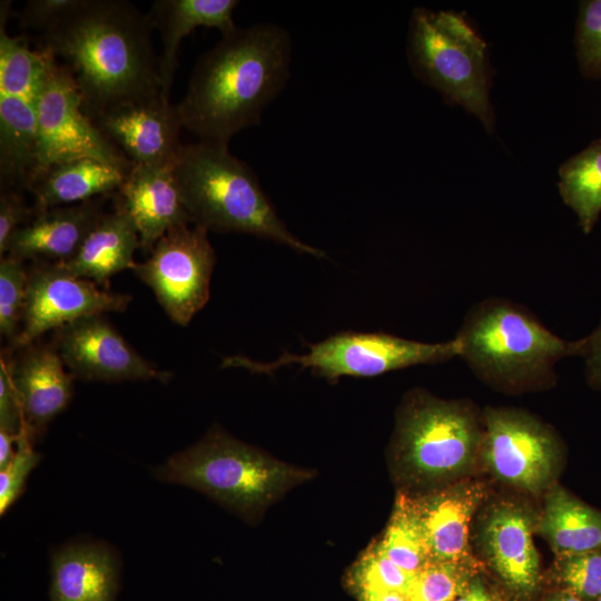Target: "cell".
Here are the masks:
<instances>
[{
	"instance_id": "43",
	"label": "cell",
	"mask_w": 601,
	"mask_h": 601,
	"mask_svg": "<svg viewBox=\"0 0 601 601\" xmlns=\"http://www.w3.org/2000/svg\"><path fill=\"white\" fill-rule=\"evenodd\" d=\"M598 601H601V597L598 599Z\"/></svg>"
},
{
	"instance_id": "35",
	"label": "cell",
	"mask_w": 601,
	"mask_h": 601,
	"mask_svg": "<svg viewBox=\"0 0 601 601\" xmlns=\"http://www.w3.org/2000/svg\"><path fill=\"white\" fill-rule=\"evenodd\" d=\"M37 213V208L26 205L16 190L3 189L0 195V256L9 250L14 233L28 224Z\"/></svg>"
},
{
	"instance_id": "14",
	"label": "cell",
	"mask_w": 601,
	"mask_h": 601,
	"mask_svg": "<svg viewBox=\"0 0 601 601\" xmlns=\"http://www.w3.org/2000/svg\"><path fill=\"white\" fill-rule=\"evenodd\" d=\"M132 165H175L183 144L176 105L162 92L126 101L90 118Z\"/></svg>"
},
{
	"instance_id": "31",
	"label": "cell",
	"mask_w": 601,
	"mask_h": 601,
	"mask_svg": "<svg viewBox=\"0 0 601 601\" xmlns=\"http://www.w3.org/2000/svg\"><path fill=\"white\" fill-rule=\"evenodd\" d=\"M574 40L581 72L601 79V0L580 2Z\"/></svg>"
},
{
	"instance_id": "13",
	"label": "cell",
	"mask_w": 601,
	"mask_h": 601,
	"mask_svg": "<svg viewBox=\"0 0 601 601\" xmlns=\"http://www.w3.org/2000/svg\"><path fill=\"white\" fill-rule=\"evenodd\" d=\"M52 344L72 376L82 381L166 383L171 377L135 351L105 314L86 316L53 331Z\"/></svg>"
},
{
	"instance_id": "36",
	"label": "cell",
	"mask_w": 601,
	"mask_h": 601,
	"mask_svg": "<svg viewBox=\"0 0 601 601\" xmlns=\"http://www.w3.org/2000/svg\"><path fill=\"white\" fill-rule=\"evenodd\" d=\"M81 0H31L20 13L23 28L45 33L72 12Z\"/></svg>"
},
{
	"instance_id": "23",
	"label": "cell",
	"mask_w": 601,
	"mask_h": 601,
	"mask_svg": "<svg viewBox=\"0 0 601 601\" xmlns=\"http://www.w3.org/2000/svg\"><path fill=\"white\" fill-rule=\"evenodd\" d=\"M127 174L93 158H78L39 170L28 190L37 209L73 205L117 193Z\"/></svg>"
},
{
	"instance_id": "25",
	"label": "cell",
	"mask_w": 601,
	"mask_h": 601,
	"mask_svg": "<svg viewBox=\"0 0 601 601\" xmlns=\"http://www.w3.org/2000/svg\"><path fill=\"white\" fill-rule=\"evenodd\" d=\"M540 531L560 559L601 550V512L561 487L546 497Z\"/></svg>"
},
{
	"instance_id": "19",
	"label": "cell",
	"mask_w": 601,
	"mask_h": 601,
	"mask_svg": "<svg viewBox=\"0 0 601 601\" xmlns=\"http://www.w3.org/2000/svg\"><path fill=\"white\" fill-rule=\"evenodd\" d=\"M118 562L101 543L66 545L52 555L50 601H114Z\"/></svg>"
},
{
	"instance_id": "8",
	"label": "cell",
	"mask_w": 601,
	"mask_h": 601,
	"mask_svg": "<svg viewBox=\"0 0 601 601\" xmlns=\"http://www.w3.org/2000/svg\"><path fill=\"white\" fill-rule=\"evenodd\" d=\"M482 431L471 408L426 394H414L397 422L401 460L413 474L436 479L463 470L473 459Z\"/></svg>"
},
{
	"instance_id": "29",
	"label": "cell",
	"mask_w": 601,
	"mask_h": 601,
	"mask_svg": "<svg viewBox=\"0 0 601 601\" xmlns=\"http://www.w3.org/2000/svg\"><path fill=\"white\" fill-rule=\"evenodd\" d=\"M28 268L24 260L6 255L0 260V334L16 343L26 302Z\"/></svg>"
},
{
	"instance_id": "40",
	"label": "cell",
	"mask_w": 601,
	"mask_h": 601,
	"mask_svg": "<svg viewBox=\"0 0 601 601\" xmlns=\"http://www.w3.org/2000/svg\"><path fill=\"white\" fill-rule=\"evenodd\" d=\"M453 601H493L480 580H474Z\"/></svg>"
},
{
	"instance_id": "5",
	"label": "cell",
	"mask_w": 601,
	"mask_h": 601,
	"mask_svg": "<svg viewBox=\"0 0 601 601\" xmlns=\"http://www.w3.org/2000/svg\"><path fill=\"white\" fill-rule=\"evenodd\" d=\"M154 474L160 481L198 490L246 519L312 476L218 428L171 455Z\"/></svg>"
},
{
	"instance_id": "3",
	"label": "cell",
	"mask_w": 601,
	"mask_h": 601,
	"mask_svg": "<svg viewBox=\"0 0 601 601\" xmlns=\"http://www.w3.org/2000/svg\"><path fill=\"white\" fill-rule=\"evenodd\" d=\"M174 174L191 224L208 231L250 234L325 257L288 230L255 173L227 144L199 140L183 145Z\"/></svg>"
},
{
	"instance_id": "10",
	"label": "cell",
	"mask_w": 601,
	"mask_h": 601,
	"mask_svg": "<svg viewBox=\"0 0 601 601\" xmlns=\"http://www.w3.org/2000/svg\"><path fill=\"white\" fill-rule=\"evenodd\" d=\"M36 110L40 140L39 170L78 158H93L126 173L134 166L86 115L73 79L56 60Z\"/></svg>"
},
{
	"instance_id": "15",
	"label": "cell",
	"mask_w": 601,
	"mask_h": 601,
	"mask_svg": "<svg viewBox=\"0 0 601 601\" xmlns=\"http://www.w3.org/2000/svg\"><path fill=\"white\" fill-rule=\"evenodd\" d=\"M1 355L8 363L24 426L33 439L68 405L73 376L52 342L38 339L17 349L8 348Z\"/></svg>"
},
{
	"instance_id": "16",
	"label": "cell",
	"mask_w": 601,
	"mask_h": 601,
	"mask_svg": "<svg viewBox=\"0 0 601 601\" xmlns=\"http://www.w3.org/2000/svg\"><path fill=\"white\" fill-rule=\"evenodd\" d=\"M175 165H134L117 190V199L137 228L140 248L148 254L169 229L191 224L175 178Z\"/></svg>"
},
{
	"instance_id": "39",
	"label": "cell",
	"mask_w": 601,
	"mask_h": 601,
	"mask_svg": "<svg viewBox=\"0 0 601 601\" xmlns=\"http://www.w3.org/2000/svg\"><path fill=\"white\" fill-rule=\"evenodd\" d=\"M18 436L19 435L0 430V471L6 469L12 461L17 452V449L14 450V444H17Z\"/></svg>"
},
{
	"instance_id": "7",
	"label": "cell",
	"mask_w": 601,
	"mask_h": 601,
	"mask_svg": "<svg viewBox=\"0 0 601 601\" xmlns=\"http://www.w3.org/2000/svg\"><path fill=\"white\" fill-rule=\"evenodd\" d=\"M460 353L456 336L447 342L423 343L386 333L345 332L309 344L305 354L284 353L272 362L233 355L224 358L221 367L267 374L283 366L298 365L328 380H337L342 376L370 377L415 365L443 363L460 356Z\"/></svg>"
},
{
	"instance_id": "17",
	"label": "cell",
	"mask_w": 601,
	"mask_h": 601,
	"mask_svg": "<svg viewBox=\"0 0 601 601\" xmlns=\"http://www.w3.org/2000/svg\"><path fill=\"white\" fill-rule=\"evenodd\" d=\"M106 197L37 209L33 218L12 236L7 255L24 262L60 264L71 259L106 213Z\"/></svg>"
},
{
	"instance_id": "26",
	"label": "cell",
	"mask_w": 601,
	"mask_h": 601,
	"mask_svg": "<svg viewBox=\"0 0 601 601\" xmlns=\"http://www.w3.org/2000/svg\"><path fill=\"white\" fill-rule=\"evenodd\" d=\"M10 1L0 4V93L36 106L55 58L45 49L32 50L21 36L7 32Z\"/></svg>"
},
{
	"instance_id": "24",
	"label": "cell",
	"mask_w": 601,
	"mask_h": 601,
	"mask_svg": "<svg viewBox=\"0 0 601 601\" xmlns=\"http://www.w3.org/2000/svg\"><path fill=\"white\" fill-rule=\"evenodd\" d=\"M40 167L36 106L0 93L1 190L28 189Z\"/></svg>"
},
{
	"instance_id": "42",
	"label": "cell",
	"mask_w": 601,
	"mask_h": 601,
	"mask_svg": "<svg viewBox=\"0 0 601 601\" xmlns=\"http://www.w3.org/2000/svg\"><path fill=\"white\" fill-rule=\"evenodd\" d=\"M554 601H582V600L580 598L575 597L574 594L568 592V593L559 597Z\"/></svg>"
},
{
	"instance_id": "41",
	"label": "cell",
	"mask_w": 601,
	"mask_h": 601,
	"mask_svg": "<svg viewBox=\"0 0 601 601\" xmlns=\"http://www.w3.org/2000/svg\"><path fill=\"white\" fill-rule=\"evenodd\" d=\"M362 601H407L404 593L394 591H381L372 589H358Z\"/></svg>"
},
{
	"instance_id": "18",
	"label": "cell",
	"mask_w": 601,
	"mask_h": 601,
	"mask_svg": "<svg viewBox=\"0 0 601 601\" xmlns=\"http://www.w3.org/2000/svg\"><path fill=\"white\" fill-rule=\"evenodd\" d=\"M238 3L236 0H157L152 3L147 14L161 38L158 61L165 97L170 95L181 40L199 27L216 28L221 36L231 32L237 28L233 12Z\"/></svg>"
},
{
	"instance_id": "1",
	"label": "cell",
	"mask_w": 601,
	"mask_h": 601,
	"mask_svg": "<svg viewBox=\"0 0 601 601\" xmlns=\"http://www.w3.org/2000/svg\"><path fill=\"white\" fill-rule=\"evenodd\" d=\"M147 13L119 0H81L41 35L48 51L73 79L86 115L162 92Z\"/></svg>"
},
{
	"instance_id": "30",
	"label": "cell",
	"mask_w": 601,
	"mask_h": 601,
	"mask_svg": "<svg viewBox=\"0 0 601 601\" xmlns=\"http://www.w3.org/2000/svg\"><path fill=\"white\" fill-rule=\"evenodd\" d=\"M461 564L430 560L412 578L407 601H453L467 585Z\"/></svg>"
},
{
	"instance_id": "28",
	"label": "cell",
	"mask_w": 601,
	"mask_h": 601,
	"mask_svg": "<svg viewBox=\"0 0 601 601\" xmlns=\"http://www.w3.org/2000/svg\"><path fill=\"white\" fill-rule=\"evenodd\" d=\"M376 549L412 575L430 561L416 501L406 496L397 500L391 522Z\"/></svg>"
},
{
	"instance_id": "38",
	"label": "cell",
	"mask_w": 601,
	"mask_h": 601,
	"mask_svg": "<svg viewBox=\"0 0 601 601\" xmlns=\"http://www.w3.org/2000/svg\"><path fill=\"white\" fill-rule=\"evenodd\" d=\"M583 349L581 356L585 359V370L589 382L601 387V323L588 336L582 338Z\"/></svg>"
},
{
	"instance_id": "2",
	"label": "cell",
	"mask_w": 601,
	"mask_h": 601,
	"mask_svg": "<svg viewBox=\"0 0 601 601\" xmlns=\"http://www.w3.org/2000/svg\"><path fill=\"white\" fill-rule=\"evenodd\" d=\"M289 33L274 23L236 28L197 61L176 105L183 129L200 140L227 144L260 122L265 107L290 72Z\"/></svg>"
},
{
	"instance_id": "34",
	"label": "cell",
	"mask_w": 601,
	"mask_h": 601,
	"mask_svg": "<svg viewBox=\"0 0 601 601\" xmlns=\"http://www.w3.org/2000/svg\"><path fill=\"white\" fill-rule=\"evenodd\" d=\"M32 437L26 426L17 441V452L9 465L0 471V513L3 515L23 491L30 472L40 461V454L33 451Z\"/></svg>"
},
{
	"instance_id": "9",
	"label": "cell",
	"mask_w": 601,
	"mask_h": 601,
	"mask_svg": "<svg viewBox=\"0 0 601 601\" xmlns=\"http://www.w3.org/2000/svg\"><path fill=\"white\" fill-rule=\"evenodd\" d=\"M215 262L208 230L183 224L169 229L132 272L152 290L168 317L187 326L209 299Z\"/></svg>"
},
{
	"instance_id": "33",
	"label": "cell",
	"mask_w": 601,
	"mask_h": 601,
	"mask_svg": "<svg viewBox=\"0 0 601 601\" xmlns=\"http://www.w3.org/2000/svg\"><path fill=\"white\" fill-rule=\"evenodd\" d=\"M413 575L405 572L376 548L367 552L355 571L358 589L394 591L406 594Z\"/></svg>"
},
{
	"instance_id": "21",
	"label": "cell",
	"mask_w": 601,
	"mask_h": 601,
	"mask_svg": "<svg viewBox=\"0 0 601 601\" xmlns=\"http://www.w3.org/2000/svg\"><path fill=\"white\" fill-rule=\"evenodd\" d=\"M484 543L495 571L512 589L532 591L539 581V554L528 515L514 505L495 508L484 526Z\"/></svg>"
},
{
	"instance_id": "32",
	"label": "cell",
	"mask_w": 601,
	"mask_h": 601,
	"mask_svg": "<svg viewBox=\"0 0 601 601\" xmlns=\"http://www.w3.org/2000/svg\"><path fill=\"white\" fill-rule=\"evenodd\" d=\"M560 578L568 589L581 600L601 597V550L561 559Z\"/></svg>"
},
{
	"instance_id": "20",
	"label": "cell",
	"mask_w": 601,
	"mask_h": 601,
	"mask_svg": "<svg viewBox=\"0 0 601 601\" xmlns=\"http://www.w3.org/2000/svg\"><path fill=\"white\" fill-rule=\"evenodd\" d=\"M137 248H140L137 228L116 197L114 209L102 215L76 255L59 265L75 276L102 286L117 273L134 269Z\"/></svg>"
},
{
	"instance_id": "37",
	"label": "cell",
	"mask_w": 601,
	"mask_h": 601,
	"mask_svg": "<svg viewBox=\"0 0 601 601\" xmlns=\"http://www.w3.org/2000/svg\"><path fill=\"white\" fill-rule=\"evenodd\" d=\"M24 420L17 391L10 377L7 359L0 362V430L19 435Z\"/></svg>"
},
{
	"instance_id": "27",
	"label": "cell",
	"mask_w": 601,
	"mask_h": 601,
	"mask_svg": "<svg viewBox=\"0 0 601 601\" xmlns=\"http://www.w3.org/2000/svg\"><path fill=\"white\" fill-rule=\"evenodd\" d=\"M559 191L589 234L601 214V139L593 141L559 169Z\"/></svg>"
},
{
	"instance_id": "4",
	"label": "cell",
	"mask_w": 601,
	"mask_h": 601,
	"mask_svg": "<svg viewBox=\"0 0 601 601\" xmlns=\"http://www.w3.org/2000/svg\"><path fill=\"white\" fill-rule=\"evenodd\" d=\"M456 337L460 357L479 377L512 391L553 382L555 364L568 356H581L583 349L582 338H560L528 308L504 298L475 304Z\"/></svg>"
},
{
	"instance_id": "22",
	"label": "cell",
	"mask_w": 601,
	"mask_h": 601,
	"mask_svg": "<svg viewBox=\"0 0 601 601\" xmlns=\"http://www.w3.org/2000/svg\"><path fill=\"white\" fill-rule=\"evenodd\" d=\"M480 500L479 486L460 485L416 502L430 560L469 561V524Z\"/></svg>"
},
{
	"instance_id": "11",
	"label": "cell",
	"mask_w": 601,
	"mask_h": 601,
	"mask_svg": "<svg viewBox=\"0 0 601 601\" xmlns=\"http://www.w3.org/2000/svg\"><path fill=\"white\" fill-rule=\"evenodd\" d=\"M131 297L75 276L57 263L33 262L20 334L9 347L29 345L46 334L86 316L125 311Z\"/></svg>"
},
{
	"instance_id": "12",
	"label": "cell",
	"mask_w": 601,
	"mask_h": 601,
	"mask_svg": "<svg viewBox=\"0 0 601 601\" xmlns=\"http://www.w3.org/2000/svg\"><path fill=\"white\" fill-rule=\"evenodd\" d=\"M484 457L502 480L531 492L545 487L555 471L559 446L539 421L520 411L489 408Z\"/></svg>"
},
{
	"instance_id": "6",
	"label": "cell",
	"mask_w": 601,
	"mask_h": 601,
	"mask_svg": "<svg viewBox=\"0 0 601 601\" xmlns=\"http://www.w3.org/2000/svg\"><path fill=\"white\" fill-rule=\"evenodd\" d=\"M408 56L420 78L475 115L487 130L493 129L486 45L462 14L415 9Z\"/></svg>"
}]
</instances>
